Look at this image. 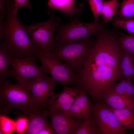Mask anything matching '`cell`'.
Instances as JSON below:
<instances>
[{
  "mask_svg": "<svg viewBox=\"0 0 134 134\" xmlns=\"http://www.w3.org/2000/svg\"><path fill=\"white\" fill-rule=\"evenodd\" d=\"M91 45L89 39L82 42H62L55 44L54 50L51 52L77 74L84 67Z\"/></svg>",
  "mask_w": 134,
  "mask_h": 134,
  "instance_id": "obj_7",
  "label": "cell"
},
{
  "mask_svg": "<svg viewBox=\"0 0 134 134\" xmlns=\"http://www.w3.org/2000/svg\"><path fill=\"white\" fill-rule=\"evenodd\" d=\"M75 4V0H49L48 5L50 9L48 13L49 14L52 10H57L64 12L70 19L75 14L81 12L85 7L84 4L80 3L76 8Z\"/></svg>",
  "mask_w": 134,
  "mask_h": 134,
  "instance_id": "obj_16",
  "label": "cell"
},
{
  "mask_svg": "<svg viewBox=\"0 0 134 134\" xmlns=\"http://www.w3.org/2000/svg\"><path fill=\"white\" fill-rule=\"evenodd\" d=\"M73 134H101L99 131L93 116L82 122L75 130Z\"/></svg>",
  "mask_w": 134,
  "mask_h": 134,
  "instance_id": "obj_22",
  "label": "cell"
},
{
  "mask_svg": "<svg viewBox=\"0 0 134 134\" xmlns=\"http://www.w3.org/2000/svg\"><path fill=\"white\" fill-rule=\"evenodd\" d=\"M30 91L33 102L45 109L48 107L49 99L55 94V82L51 77H39L27 81L24 84Z\"/></svg>",
  "mask_w": 134,
  "mask_h": 134,
  "instance_id": "obj_10",
  "label": "cell"
},
{
  "mask_svg": "<svg viewBox=\"0 0 134 134\" xmlns=\"http://www.w3.org/2000/svg\"><path fill=\"white\" fill-rule=\"evenodd\" d=\"M46 111L50 118L56 134H73L76 128L82 122L77 121L68 114L53 111L47 108L46 109Z\"/></svg>",
  "mask_w": 134,
  "mask_h": 134,
  "instance_id": "obj_12",
  "label": "cell"
},
{
  "mask_svg": "<svg viewBox=\"0 0 134 134\" xmlns=\"http://www.w3.org/2000/svg\"><path fill=\"white\" fill-rule=\"evenodd\" d=\"M110 109L125 131L134 130V108L128 107L121 109Z\"/></svg>",
  "mask_w": 134,
  "mask_h": 134,
  "instance_id": "obj_17",
  "label": "cell"
},
{
  "mask_svg": "<svg viewBox=\"0 0 134 134\" xmlns=\"http://www.w3.org/2000/svg\"><path fill=\"white\" fill-rule=\"evenodd\" d=\"M93 117L101 134H128L114 113L101 102L93 103Z\"/></svg>",
  "mask_w": 134,
  "mask_h": 134,
  "instance_id": "obj_9",
  "label": "cell"
},
{
  "mask_svg": "<svg viewBox=\"0 0 134 134\" xmlns=\"http://www.w3.org/2000/svg\"><path fill=\"white\" fill-rule=\"evenodd\" d=\"M109 91L126 97L134 99V85L132 81L122 79L119 83H115Z\"/></svg>",
  "mask_w": 134,
  "mask_h": 134,
  "instance_id": "obj_20",
  "label": "cell"
},
{
  "mask_svg": "<svg viewBox=\"0 0 134 134\" xmlns=\"http://www.w3.org/2000/svg\"><path fill=\"white\" fill-rule=\"evenodd\" d=\"M119 4L117 0L104 1L101 15L104 22L109 23L114 16H118Z\"/></svg>",
  "mask_w": 134,
  "mask_h": 134,
  "instance_id": "obj_21",
  "label": "cell"
},
{
  "mask_svg": "<svg viewBox=\"0 0 134 134\" xmlns=\"http://www.w3.org/2000/svg\"><path fill=\"white\" fill-rule=\"evenodd\" d=\"M82 90L78 86H64L61 93L55 94L49 99L47 109L68 114L77 96Z\"/></svg>",
  "mask_w": 134,
  "mask_h": 134,
  "instance_id": "obj_11",
  "label": "cell"
},
{
  "mask_svg": "<svg viewBox=\"0 0 134 134\" xmlns=\"http://www.w3.org/2000/svg\"><path fill=\"white\" fill-rule=\"evenodd\" d=\"M56 134L53 129L51 124H50L44 127L38 134Z\"/></svg>",
  "mask_w": 134,
  "mask_h": 134,
  "instance_id": "obj_31",
  "label": "cell"
},
{
  "mask_svg": "<svg viewBox=\"0 0 134 134\" xmlns=\"http://www.w3.org/2000/svg\"><path fill=\"white\" fill-rule=\"evenodd\" d=\"M88 93L82 90L77 96L68 114L77 121H82L92 116L93 103L88 98Z\"/></svg>",
  "mask_w": 134,
  "mask_h": 134,
  "instance_id": "obj_13",
  "label": "cell"
},
{
  "mask_svg": "<svg viewBox=\"0 0 134 134\" xmlns=\"http://www.w3.org/2000/svg\"><path fill=\"white\" fill-rule=\"evenodd\" d=\"M134 17V0H124L120 4V10L116 20Z\"/></svg>",
  "mask_w": 134,
  "mask_h": 134,
  "instance_id": "obj_24",
  "label": "cell"
},
{
  "mask_svg": "<svg viewBox=\"0 0 134 134\" xmlns=\"http://www.w3.org/2000/svg\"><path fill=\"white\" fill-rule=\"evenodd\" d=\"M77 74L76 86L97 103L117 81L121 80L120 64L122 50L114 35L100 32Z\"/></svg>",
  "mask_w": 134,
  "mask_h": 134,
  "instance_id": "obj_1",
  "label": "cell"
},
{
  "mask_svg": "<svg viewBox=\"0 0 134 134\" xmlns=\"http://www.w3.org/2000/svg\"><path fill=\"white\" fill-rule=\"evenodd\" d=\"M29 0H14L13 12L18 13L19 9L22 7L31 9V5L29 3Z\"/></svg>",
  "mask_w": 134,
  "mask_h": 134,
  "instance_id": "obj_30",
  "label": "cell"
},
{
  "mask_svg": "<svg viewBox=\"0 0 134 134\" xmlns=\"http://www.w3.org/2000/svg\"><path fill=\"white\" fill-rule=\"evenodd\" d=\"M33 54L40 61L41 66L55 82L64 86L70 84L76 85L77 75L53 53L35 49Z\"/></svg>",
  "mask_w": 134,
  "mask_h": 134,
  "instance_id": "obj_4",
  "label": "cell"
},
{
  "mask_svg": "<svg viewBox=\"0 0 134 134\" xmlns=\"http://www.w3.org/2000/svg\"><path fill=\"white\" fill-rule=\"evenodd\" d=\"M118 41L122 50L127 52L134 61V34H121Z\"/></svg>",
  "mask_w": 134,
  "mask_h": 134,
  "instance_id": "obj_23",
  "label": "cell"
},
{
  "mask_svg": "<svg viewBox=\"0 0 134 134\" xmlns=\"http://www.w3.org/2000/svg\"><path fill=\"white\" fill-rule=\"evenodd\" d=\"M13 10L12 4L7 10L6 20L0 21V39H4L10 56L20 57L34 56V51L36 49L19 20L18 13Z\"/></svg>",
  "mask_w": 134,
  "mask_h": 134,
  "instance_id": "obj_2",
  "label": "cell"
},
{
  "mask_svg": "<svg viewBox=\"0 0 134 134\" xmlns=\"http://www.w3.org/2000/svg\"><path fill=\"white\" fill-rule=\"evenodd\" d=\"M16 123L3 116L0 117V134H9L16 130Z\"/></svg>",
  "mask_w": 134,
  "mask_h": 134,
  "instance_id": "obj_26",
  "label": "cell"
},
{
  "mask_svg": "<svg viewBox=\"0 0 134 134\" xmlns=\"http://www.w3.org/2000/svg\"><path fill=\"white\" fill-rule=\"evenodd\" d=\"M116 28L125 30L134 34V17L119 20H115L112 23Z\"/></svg>",
  "mask_w": 134,
  "mask_h": 134,
  "instance_id": "obj_25",
  "label": "cell"
},
{
  "mask_svg": "<svg viewBox=\"0 0 134 134\" xmlns=\"http://www.w3.org/2000/svg\"><path fill=\"white\" fill-rule=\"evenodd\" d=\"M11 0H0V20H3L7 10L12 4Z\"/></svg>",
  "mask_w": 134,
  "mask_h": 134,
  "instance_id": "obj_29",
  "label": "cell"
},
{
  "mask_svg": "<svg viewBox=\"0 0 134 134\" xmlns=\"http://www.w3.org/2000/svg\"><path fill=\"white\" fill-rule=\"evenodd\" d=\"M16 130L19 134H23L27 128L28 120L24 116L18 119L16 122Z\"/></svg>",
  "mask_w": 134,
  "mask_h": 134,
  "instance_id": "obj_28",
  "label": "cell"
},
{
  "mask_svg": "<svg viewBox=\"0 0 134 134\" xmlns=\"http://www.w3.org/2000/svg\"><path fill=\"white\" fill-rule=\"evenodd\" d=\"M46 109L37 106L29 114L25 117L28 120L27 129L23 134H38L42 129L50 124Z\"/></svg>",
  "mask_w": 134,
  "mask_h": 134,
  "instance_id": "obj_14",
  "label": "cell"
},
{
  "mask_svg": "<svg viewBox=\"0 0 134 134\" xmlns=\"http://www.w3.org/2000/svg\"><path fill=\"white\" fill-rule=\"evenodd\" d=\"M8 49L4 41L0 43V84L10 77L11 70L8 58Z\"/></svg>",
  "mask_w": 134,
  "mask_h": 134,
  "instance_id": "obj_19",
  "label": "cell"
},
{
  "mask_svg": "<svg viewBox=\"0 0 134 134\" xmlns=\"http://www.w3.org/2000/svg\"><path fill=\"white\" fill-rule=\"evenodd\" d=\"M100 102L107 107L113 109L134 108V99L128 98L109 90L102 96Z\"/></svg>",
  "mask_w": 134,
  "mask_h": 134,
  "instance_id": "obj_15",
  "label": "cell"
},
{
  "mask_svg": "<svg viewBox=\"0 0 134 134\" xmlns=\"http://www.w3.org/2000/svg\"><path fill=\"white\" fill-rule=\"evenodd\" d=\"M51 13L50 18L46 21L28 26L23 25L36 49L51 52L54 50L55 32L60 22L61 19H56L54 12L52 11Z\"/></svg>",
  "mask_w": 134,
  "mask_h": 134,
  "instance_id": "obj_6",
  "label": "cell"
},
{
  "mask_svg": "<svg viewBox=\"0 0 134 134\" xmlns=\"http://www.w3.org/2000/svg\"><path fill=\"white\" fill-rule=\"evenodd\" d=\"M88 2L94 15L95 21H99L103 5V0H86Z\"/></svg>",
  "mask_w": 134,
  "mask_h": 134,
  "instance_id": "obj_27",
  "label": "cell"
},
{
  "mask_svg": "<svg viewBox=\"0 0 134 134\" xmlns=\"http://www.w3.org/2000/svg\"><path fill=\"white\" fill-rule=\"evenodd\" d=\"M120 70L122 80L134 81V61L127 52L123 50Z\"/></svg>",
  "mask_w": 134,
  "mask_h": 134,
  "instance_id": "obj_18",
  "label": "cell"
},
{
  "mask_svg": "<svg viewBox=\"0 0 134 134\" xmlns=\"http://www.w3.org/2000/svg\"><path fill=\"white\" fill-rule=\"evenodd\" d=\"M81 13H76L69 23L63 25L60 23L55 36V44L65 42L83 41L100 32L102 26L99 21L89 23L82 22L79 19Z\"/></svg>",
  "mask_w": 134,
  "mask_h": 134,
  "instance_id": "obj_5",
  "label": "cell"
},
{
  "mask_svg": "<svg viewBox=\"0 0 134 134\" xmlns=\"http://www.w3.org/2000/svg\"><path fill=\"white\" fill-rule=\"evenodd\" d=\"M0 105L18 109L26 116L37 106L33 100L31 92L24 84H13L6 80L0 84Z\"/></svg>",
  "mask_w": 134,
  "mask_h": 134,
  "instance_id": "obj_3",
  "label": "cell"
},
{
  "mask_svg": "<svg viewBox=\"0 0 134 134\" xmlns=\"http://www.w3.org/2000/svg\"><path fill=\"white\" fill-rule=\"evenodd\" d=\"M8 58L12 68L10 77H14L18 83L24 84L27 81L33 78L50 77L41 66L37 65V59L34 56L20 57L8 54Z\"/></svg>",
  "mask_w": 134,
  "mask_h": 134,
  "instance_id": "obj_8",
  "label": "cell"
}]
</instances>
